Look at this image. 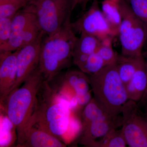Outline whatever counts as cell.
<instances>
[{
    "label": "cell",
    "instance_id": "6da1fadb",
    "mask_svg": "<svg viewBox=\"0 0 147 147\" xmlns=\"http://www.w3.org/2000/svg\"><path fill=\"white\" fill-rule=\"evenodd\" d=\"M71 22L70 17L57 31L42 40L38 68L47 82L53 80L72 62L78 37Z\"/></svg>",
    "mask_w": 147,
    "mask_h": 147
},
{
    "label": "cell",
    "instance_id": "7a4b0ae2",
    "mask_svg": "<svg viewBox=\"0 0 147 147\" xmlns=\"http://www.w3.org/2000/svg\"><path fill=\"white\" fill-rule=\"evenodd\" d=\"M44 80L38 67L21 86L11 91L2 102H5L3 109L16 127L17 134L23 130L33 115L38 93Z\"/></svg>",
    "mask_w": 147,
    "mask_h": 147
},
{
    "label": "cell",
    "instance_id": "3957f363",
    "mask_svg": "<svg viewBox=\"0 0 147 147\" xmlns=\"http://www.w3.org/2000/svg\"><path fill=\"white\" fill-rule=\"evenodd\" d=\"M89 78L95 100L109 115L119 116L128 98L115 63L105 65Z\"/></svg>",
    "mask_w": 147,
    "mask_h": 147
},
{
    "label": "cell",
    "instance_id": "277c9868",
    "mask_svg": "<svg viewBox=\"0 0 147 147\" xmlns=\"http://www.w3.org/2000/svg\"><path fill=\"white\" fill-rule=\"evenodd\" d=\"M25 7L34 13L40 29L47 35L61 28L75 7L73 0H31Z\"/></svg>",
    "mask_w": 147,
    "mask_h": 147
},
{
    "label": "cell",
    "instance_id": "5b68a950",
    "mask_svg": "<svg viewBox=\"0 0 147 147\" xmlns=\"http://www.w3.org/2000/svg\"><path fill=\"white\" fill-rule=\"evenodd\" d=\"M119 4L122 15L118 33L122 55L131 57L141 56L147 38V26L134 14L125 0Z\"/></svg>",
    "mask_w": 147,
    "mask_h": 147
},
{
    "label": "cell",
    "instance_id": "8992f818",
    "mask_svg": "<svg viewBox=\"0 0 147 147\" xmlns=\"http://www.w3.org/2000/svg\"><path fill=\"white\" fill-rule=\"evenodd\" d=\"M136 102L128 100L123 105L121 130L129 146L147 147V122L137 112Z\"/></svg>",
    "mask_w": 147,
    "mask_h": 147
},
{
    "label": "cell",
    "instance_id": "52a82bcc",
    "mask_svg": "<svg viewBox=\"0 0 147 147\" xmlns=\"http://www.w3.org/2000/svg\"><path fill=\"white\" fill-rule=\"evenodd\" d=\"M71 26L75 32L92 35L100 40L117 35L103 15L98 0H94L86 12L71 22Z\"/></svg>",
    "mask_w": 147,
    "mask_h": 147
},
{
    "label": "cell",
    "instance_id": "ba28073f",
    "mask_svg": "<svg viewBox=\"0 0 147 147\" xmlns=\"http://www.w3.org/2000/svg\"><path fill=\"white\" fill-rule=\"evenodd\" d=\"M44 34L42 32L34 41L17 50V75L11 91L20 86L38 67Z\"/></svg>",
    "mask_w": 147,
    "mask_h": 147
},
{
    "label": "cell",
    "instance_id": "9c48e42d",
    "mask_svg": "<svg viewBox=\"0 0 147 147\" xmlns=\"http://www.w3.org/2000/svg\"><path fill=\"white\" fill-rule=\"evenodd\" d=\"M17 137L18 147H66L57 137L34 124H27Z\"/></svg>",
    "mask_w": 147,
    "mask_h": 147
},
{
    "label": "cell",
    "instance_id": "30bf717a",
    "mask_svg": "<svg viewBox=\"0 0 147 147\" xmlns=\"http://www.w3.org/2000/svg\"><path fill=\"white\" fill-rule=\"evenodd\" d=\"M17 51L0 52V98L2 102L12 90L17 75Z\"/></svg>",
    "mask_w": 147,
    "mask_h": 147
},
{
    "label": "cell",
    "instance_id": "8fae6325",
    "mask_svg": "<svg viewBox=\"0 0 147 147\" xmlns=\"http://www.w3.org/2000/svg\"><path fill=\"white\" fill-rule=\"evenodd\" d=\"M107 115L89 124L84 128L82 143L86 146L98 138H102L113 130L122 125V117Z\"/></svg>",
    "mask_w": 147,
    "mask_h": 147
},
{
    "label": "cell",
    "instance_id": "7c38bea8",
    "mask_svg": "<svg viewBox=\"0 0 147 147\" xmlns=\"http://www.w3.org/2000/svg\"><path fill=\"white\" fill-rule=\"evenodd\" d=\"M42 32L37 23L26 29L12 32L8 41L0 45V52H14L34 41Z\"/></svg>",
    "mask_w": 147,
    "mask_h": 147
},
{
    "label": "cell",
    "instance_id": "4fadbf2b",
    "mask_svg": "<svg viewBox=\"0 0 147 147\" xmlns=\"http://www.w3.org/2000/svg\"><path fill=\"white\" fill-rule=\"evenodd\" d=\"M75 43L72 62L79 69L82 67L90 55L97 51L100 41L96 37L88 34H80Z\"/></svg>",
    "mask_w": 147,
    "mask_h": 147
},
{
    "label": "cell",
    "instance_id": "5bb4252c",
    "mask_svg": "<svg viewBox=\"0 0 147 147\" xmlns=\"http://www.w3.org/2000/svg\"><path fill=\"white\" fill-rule=\"evenodd\" d=\"M125 86L128 100L135 102L141 100L147 88V63L144 56L133 77Z\"/></svg>",
    "mask_w": 147,
    "mask_h": 147
},
{
    "label": "cell",
    "instance_id": "9a60e30c",
    "mask_svg": "<svg viewBox=\"0 0 147 147\" xmlns=\"http://www.w3.org/2000/svg\"><path fill=\"white\" fill-rule=\"evenodd\" d=\"M143 56V55L139 57H131L118 55L115 64L120 77L125 85L133 77Z\"/></svg>",
    "mask_w": 147,
    "mask_h": 147
},
{
    "label": "cell",
    "instance_id": "2e32d148",
    "mask_svg": "<svg viewBox=\"0 0 147 147\" xmlns=\"http://www.w3.org/2000/svg\"><path fill=\"white\" fill-rule=\"evenodd\" d=\"M81 70H70L65 75L66 82L68 83L76 96L82 95L90 92L89 78Z\"/></svg>",
    "mask_w": 147,
    "mask_h": 147
},
{
    "label": "cell",
    "instance_id": "e0dca14e",
    "mask_svg": "<svg viewBox=\"0 0 147 147\" xmlns=\"http://www.w3.org/2000/svg\"><path fill=\"white\" fill-rule=\"evenodd\" d=\"M119 3L113 0H103L101 3V9L106 20L117 35H118L122 21L121 13Z\"/></svg>",
    "mask_w": 147,
    "mask_h": 147
},
{
    "label": "cell",
    "instance_id": "ac0fdd59",
    "mask_svg": "<svg viewBox=\"0 0 147 147\" xmlns=\"http://www.w3.org/2000/svg\"><path fill=\"white\" fill-rule=\"evenodd\" d=\"M127 143L121 129H113L101 138L99 141L95 140L89 146L96 147H125Z\"/></svg>",
    "mask_w": 147,
    "mask_h": 147
},
{
    "label": "cell",
    "instance_id": "d6986e66",
    "mask_svg": "<svg viewBox=\"0 0 147 147\" xmlns=\"http://www.w3.org/2000/svg\"><path fill=\"white\" fill-rule=\"evenodd\" d=\"M107 115H109L94 98L87 103L83 112V127Z\"/></svg>",
    "mask_w": 147,
    "mask_h": 147
},
{
    "label": "cell",
    "instance_id": "ffe728a7",
    "mask_svg": "<svg viewBox=\"0 0 147 147\" xmlns=\"http://www.w3.org/2000/svg\"><path fill=\"white\" fill-rule=\"evenodd\" d=\"M36 23L37 21L34 13L26 7H24L13 16L12 32L22 30Z\"/></svg>",
    "mask_w": 147,
    "mask_h": 147
},
{
    "label": "cell",
    "instance_id": "44dd1931",
    "mask_svg": "<svg viewBox=\"0 0 147 147\" xmlns=\"http://www.w3.org/2000/svg\"><path fill=\"white\" fill-rule=\"evenodd\" d=\"M1 115V144L0 147H8L14 141V131L16 127L7 116Z\"/></svg>",
    "mask_w": 147,
    "mask_h": 147
},
{
    "label": "cell",
    "instance_id": "7402d4cb",
    "mask_svg": "<svg viewBox=\"0 0 147 147\" xmlns=\"http://www.w3.org/2000/svg\"><path fill=\"white\" fill-rule=\"evenodd\" d=\"M113 36H108L100 40V44L97 50L106 65L115 63L118 55L114 51L112 45Z\"/></svg>",
    "mask_w": 147,
    "mask_h": 147
},
{
    "label": "cell",
    "instance_id": "603a6c76",
    "mask_svg": "<svg viewBox=\"0 0 147 147\" xmlns=\"http://www.w3.org/2000/svg\"><path fill=\"white\" fill-rule=\"evenodd\" d=\"M29 2V0H0V18L14 16Z\"/></svg>",
    "mask_w": 147,
    "mask_h": 147
},
{
    "label": "cell",
    "instance_id": "cb8c5ba5",
    "mask_svg": "<svg viewBox=\"0 0 147 147\" xmlns=\"http://www.w3.org/2000/svg\"><path fill=\"white\" fill-rule=\"evenodd\" d=\"M106 65L97 51L90 55L79 69L84 73L92 75L97 73Z\"/></svg>",
    "mask_w": 147,
    "mask_h": 147
},
{
    "label": "cell",
    "instance_id": "d4e9b609",
    "mask_svg": "<svg viewBox=\"0 0 147 147\" xmlns=\"http://www.w3.org/2000/svg\"><path fill=\"white\" fill-rule=\"evenodd\" d=\"M131 10L147 26V0H125Z\"/></svg>",
    "mask_w": 147,
    "mask_h": 147
},
{
    "label": "cell",
    "instance_id": "484cf974",
    "mask_svg": "<svg viewBox=\"0 0 147 147\" xmlns=\"http://www.w3.org/2000/svg\"><path fill=\"white\" fill-rule=\"evenodd\" d=\"M13 16L0 18V45L6 43L10 38Z\"/></svg>",
    "mask_w": 147,
    "mask_h": 147
},
{
    "label": "cell",
    "instance_id": "4316f807",
    "mask_svg": "<svg viewBox=\"0 0 147 147\" xmlns=\"http://www.w3.org/2000/svg\"><path fill=\"white\" fill-rule=\"evenodd\" d=\"M90 1V0H73L75 7L76 5H79L82 6L83 9H86L87 3Z\"/></svg>",
    "mask_w": 147,
    "mask_h": 147
},
{
    "label": "cell",
    "instance_id": "83f0119b",
    "mask_svg": "<svg viewBox=\"0 0 147 147\" xmlns=\"http://www.w3.org/2000/svg\"><path fill=\"white\" fill-rule=\"evenodd\" d=\"M141 105H145L147 103V88L145 91L143 97L141 100L139 101Z\"/></svg>",
    "mask_w": 147,
    "mask_h": 147
},
{
    "label": "cell",
    "instance_id": "f1b7e54d",
    "mask_svg": "<svg viewBox=\"0 0 147 147\" xmlns=\"http://www.w3.org/2000/svg\"><path fill=\"white\" fill-rule=\"evenodd\" d=\"M113 1H115L116 2L119 3L121 1H122V0H113Z\"/></svg>",
    "mask_w": 147,
    "mask_h": 147
},
{
    "label": "cell",
    "instance_id": "f546056e",
    "mask_svg": "<svg viewBox=\"0 0 147 147\" xmlns=\"http://www.w3.org/2000/svg\"><path fill=\"white\" fill-rule=\"evenodd\" d=\"M144 58L145 59V60H146V63H147V53L146 54V57H144Z\"/></svg>",
    "mask_w": 147,
    "mask_h": 147
},
{
    "label": "cell",
    "instance_id": "4dcf8cb0",
    "mask_svg": "<svg viewBox=\"0 0 147 147\" xmlns=\"http://www.w3.org/2000/svg\"><path fill=\"white\" fill-rule=\"evenodd\" d=\"M145 119H146V120L147 122V112H146V115L145 116Z\"/></svg>",
    "mask_w": 147,
    "mask_h": 147
},
{
    "label": "cell",
    "instance_id": "1f68e13d",
    "mask_svg": "<svg viewBox=\"0 0 147 147\" xmlns=\"http://www.w3.org/2000/svg\"><path fill=\"white\" fill-rule=\"evenodd\" d=\"M146 105V112H147V104H146V105Z\"/></svg>",
    "mask_w": 147,
    "mask_h": 147
},
{
    "label": "cell",
    "instance_id": "d6a6232c",
    "mask_svg": "<svg viewBox=\"0 0 147 147\" xmlns=\"http://www.w3.org/2000/svg\"><path fill=\"white\" fill-rule=\"evenodd\" d=\"M31 1V0H29V1Z\"/></svg>",
    "mask_w": 147,
    "mask_h": 147
}]
</instances>
